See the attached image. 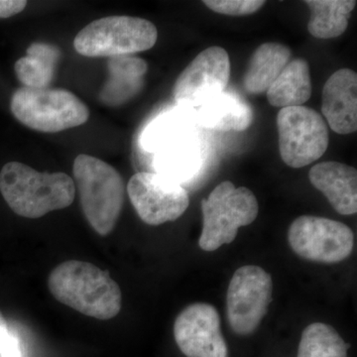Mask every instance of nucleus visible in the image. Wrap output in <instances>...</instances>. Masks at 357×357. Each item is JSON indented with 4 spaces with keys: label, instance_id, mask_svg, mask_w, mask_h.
I'll use <instances>...</instances> for the list:
<instances>
[{
    "label": "nucleus",
    "instance_id": "obj_1",
    "mask_svg": "<svg viewBox=\"0 0 357 357\" xmlns=\"http://www.w3.org/2000/svg\"><path fill=\"white\" fill-rule=\"evenodd\" d=\"M48 288L65 306L86 317L107 321L122 307L121 287L107 270L81 260H67L52 270Z\"/></svg>",
    "mask_w": 357,
    "mask_h": 357
},
{
    "label": "nucleus",
    "instance_id": "obj_2",
    "mask_svg": "<svg viewBox=\"0 0 357 357\" xmlns=\"http://www.w3.org/2000/svg\"><path fill=\"white\" fill-rule=\"evenodd\" d=\"M0 192L16 215L40 218L70 206L76 185L67 174L38 172L20 162H9L0 171Z\"/></svg>",
    "mask_w": 357,
    "mask_h": 357
},
{
    "label": "nucleus",
    "instance_id": "obj_3",
    "mask_svg": "<svg viewBox=\"0 0 357 357\" xmlns=\"http://www.w3.org/2000/svg\"><path fill=\"white\" fill-rule=\"evenodd\" d=\"M82 210L96 234L109 236L121 217L126 187L119 171L88 154L77 155L73 165Z\"/></svg>",
    "mask_w": 357,
    "mask_h": 357
},
{
    "label": "nucleus",
    "instance_id": "obj_4",
    "mask_svg": "<svg viewBox=\"0 0 357 357\" xmlns=\"http://www.w3.org/2000/svg\"><path fill=\"white\" fill-rule=\"evenodd\" d=\"M13 116L23 126L44 133H57L89 121L86 103L65 89L21 86L10 100Z\"/></svg>",
    "mask_w": 357,
    "mask_h": 357
},
{
    "label": "nucleus",
    "instance_id": "obj_5",
    "mask_svg": "<svg viewBox=\"0 0 357 357\" xmlns=\"http://www.w3.org/2000/svg\"><path fill=\"white\" fill-rule=\"evenodd\" d=\"M203 230L199 248L215 251L236 239L239 227L251 225L258 215L259 206L252 191L237 188L230 181H223L213 189L208 199L202 201Z\"/></svg>",
    "mask_w": 357,
    "mask_h": 357
},
{
    "label": "nucleus",
    "instance_id": "obj_6",
    "mask_svg": "<svg viewBox=\"0 0 357 357\" xmlns=\"http://www.w3.org/2000/svg\"><path fill=\"white\" fill-rule=\"evenodd\" d=\"M156 26L132 16H109L93 20L77 33L74 47L84 57L130 56L153 48Z\"/></svg>",
    "mask_w": 357,
    "mask_h": 357
},
{
    "label": "nucleus",
    "instance_id": "obj_7",
    "mask_svg": "<svg viewBox=\"0 0 357 357\" xmlns=\"http://www.w3.org/2000/svg\"><path fill=\"white\" fill-rule=\"evenodd\" d=\"M279 151L284 163L299 169L318 161L330 143L328 124L307 107L281 109L277 115Z\"/></svg>",
    "mask_w": 357,
    "mask_h": 357
},
{
    "label": "nucleus",
    "instance_id": "obj_8",
    "mask_svg": "<svg viewBox=\"0 0 357 357\" xmlns=\"http://www.w3.org/2000/svg\"><path fill=\"white\" fill-rule=\"evenodd\" d=\"M288 241L296 255L310 261L333 264L351 256L354 236L351 227L331 218L302 215L289 227Z\"/></svg>",
    "mask_w": 357,
    "mask_h": 357
},
{
    "label": "nucleus",
    "instance_id": "obj_9",
    "mask_svg": "<svg viewBox=\"0 0 357 357\" xmlns=\"http://www.w3.org/2000/svg\"><path fill=\"white\" fill-rule=\"evenodd\" d=\"M273 281L263 268L246 265L234 272L227 294V314L236 335H249L257 330L272 302Z\"/></svg>",
    "mask_w": 357,
    "mask_h": 357
},
{
    "label": "nucleus",
    "instance_id": "obj_10",
    "mask_svg": "<svg viewBox=\"0 0 357 357\" xmlns=\"http://www.w3.org/2000/svg\"><path fill=\"white\" fill-rule=\"evenodd\" d=\"M128 192L138 217L154 227L175 222L189 208V194L183 185L150 171L134 174Z\"/></svg>",
    "mask_w": 357,
    "mask_h": 357
},
{
    "label": "nucleus",
    "instance_id": "obj_11",
    "mask_svg": "<svg viewBox=\"0 0 357 357\" xmlns=\"http://www.w3.org/2000/svg\"><path fill=\"white\" fill-rule=\"evenodd\" d=\"M229 77V54L222 47H210L181 73L174 84V100L181 107H201L227 89Z\"/></svg>",
    "mask_w": 357,
    "mask_h": 357
},
{
    "label": "nucleus",
    "instance_id": "obj_12",
    "mask_svg": "<svg viewBox=\"0 0 357 357\" xmlns=\"http://www.w3.org/2000/svg\"><path fill=\"white\" fill-rule=\"evenodd\" d=\"M174 337L185 356L229 357L220 314L213 305L195 303L185 307L174 324Z\"/></svg>",
    "mask_w": 357,
    "mask_h": 357
},
{
    "label": "nucleus",
    "instance_id": "obj_13",
    "mask_svg": "<svg viewBox=\"0 0 357 357\" xmlns=\"http://www.w3.org/2000/svg\"><path fill=\"white\" fill-rule=\"evenodd\" d=\"M321 112L333 131L342 135L357 129V75L344 68L328 77L321 96Z\"/></svg>",
    "mask_w": 357,
    "mask_h": 357
},
{
    "label": "nucleus",
    "instance_id": "obj_14",
    "mask_svg": "<svg viewBox=\"0 0 357 357\" xmlns=\"http://www.w3.org/2000/svg\"><path fill=\"white\" fill-rule=\"evenodd\" d=\"M312 185L325 195L335 211L351 215L357 211V171L340 162L316 164L309 174Z\"/></svg>",
    "mask_w": 357,
    "mask_h": 357
},
{
    "label": "nucleus",
    "instance_id": "obj_15",
    "mask_svg": "<svg viewBox=\"0 0 357 357\" xmlns=\"http://www.w3.org/2000/svg\"><path fill=\"white\" fill-rule=\"evenodd\" d=\"M196 121L199 126L222 132H241L250 128L253 112L241 95L234 91H222L211 102L199 107Z\"/></svg>",
    "mask_w": 357,
    "mask_h": 357
},
{
    "label": "nucleus",
    "instance_id": "obj_16",
    "mask_svg": "<svg viewBox=\"0 0 357 357\" xmlns=\"http://www.w3.org/2000/svg\"><path fill=\"white\" fill-rule=\"evenodd\" d=\"M109 79L100 93V100L109 107H119L134 98L144 84L147 63L132 56L109 58Z\"/></svg>",
    "mask_w": 357,
    "mask_h": 357
},
{
    "label": "nucleus",
    "instance_id": "obj_17",
    "mask_svg": "<svg viewBox=\"0 0 357 357\" xmlns=\"http://www.w3.org/2000/svg\"><path fill=\"white\" fill-rule=\"evenodd\" d=\"M196 116L182 109L163 112L147 124L140 144L148 153L156 154L169 146L195 137Z\"/></svg>",
    "mask_w": 357,
    "mask_h": 357
},
{
    "label": "nucleus",
    "instance_id": "obj_18",
    "mask_svg": "<svg viewBox=\"0 0 357 357\" xmlns=\"http://www.w3.org/2000/svg\"><path fill=\"white\" fill-rule=\"evenodd\" d=\"M292 57L289 47L280 43L260 45L251 56L243 77V88L250 95H262L274 83Z\"/></svg>",
    "mask_w": 357,
    "mask_h": 357
},
{
    "label": "nucleus",
    "instance_id": "obj_19",
    "mask_svg": "<svg viewBox=\"0 0 357 357\" xmlns=\"http://www.w3.org/2000/svg\"><path fill=\"white\" fill-rule=\"evenodd\" d=\"M202 166V148L195 137L161 150L152 160V172L171 178L183 187L198 176Z\"/></svg>",
    "mask_w": 357,
    "mask_h": 357
},
{
    "label": "nucleus",
    "instance_id": "obj_20",
    "mask_svg": "<svg viewBox=\"0 0 357 357\" xmlns=\"http://www.w3.org/2000/svg\"><path fill=\"white\" fill-rule=\"evenodd\" d=\"M312 91L309 63L305 59L291 60L268 89L267 100L272 107H303Z\"/></svg>",
    "mask_w": 357,
    "mask_h": 357
},
{
    "label": "nucleus",
    "instance_id": "obj_21",
    "mask_svg": "<svg viewBox=\"0 0 357 357\" xmlns=\"http://www.w3.org/2000/svg\"><path fill=\"white\" fill-rule=\"evenodd\" d=\"M61 54L60 49L53 44L36 42L30 45L25 57L14 65L18 81L25 88H49L55 77Z\"/></svg>",
    "mask_w": 357,
    "mask_h": 357
},
{
    "label": "nucleus",
    "instance_id": "obj_22",
    "mask_svg": "<svg viewBox=\"0 0 357 357\" xmlns=\"http://www.w3.org/2000/svg\"><path fill=\"white\" fill-rule=\"evenodd\" d=\"M311 11L307 30L314 38L333 39L347 31L356 6L354 0H307Z\"/></svg>",
    "mask_w": 357,
    "mask_h": 357
},
{
    "label": "nucleus",
    "instance_id": "obj_23",
    "mask_svg": "<svg viewBox=\"0 0 357 357\" xmlns=\"http://www.w3.org/2000/svg\"><path fill=\"white\" fill-rule=\"evenodd\" d=\"M349 347L332 326L312 323L302 333L297 357H349Z\"/></svg>",
    "mask_w": 357,
    "mask_h": 357
},
{
    "label": "nucleus",
    "instance_id": "obj_24",
    "mask_svg": "<svg viewBox=\"0 0 357 357\" xmlns=\"http://www.w3.org/2000/svg\"><path fill=\"white\" fill-rule=\"evenodd\" d=\"M204 6L213 13L229 16H248L257 13L265 4L260 0H206Z\"/></svg>",
    "mask_w": 357,
    "mask_h": 357
},
{
    "label": "nucleus",
    "instance_id": "obj_25",
    "mask_svg": "<svg viewBox=\"0 0 357 357\" xmlns=\"http://www.w3.org/2000/svg\"><path fill=\"white\" fill-rule=\"evenodd\" d=\"M0 357H23L20 338L9 328L8 335L0 347Z\"/></svg>",
    "mask_w": 357,
    "mask_h": 357
},
{
    "label": "nucleus",
    "instance_id": "obj_26",
    "mask_svg": "<svg viewBox=\"0 0 357 357\" xmlns=\"http://www.w3.org/2000/svg\"><path fill=\"white\" fill-rule=\"evenodd\" d=\"M27 6L25 0H0V20L13 17L22 13Z\"/></svg>",
    "mask_w": 357,
    "mask_h": 357
},
{
    "label": "nucleus",
    "instance_id": "obj_27",
    "mask_svg": "<svg viewBox=\"0 0 357 357\" xmlns=\"http://www.w3.org/2000/svg\"><path fill=\"white\" fill-rule=\"evenodd\" d=\"M8 333V324H7L6 319L4 318L2 312H0V347H1L2 344H3L4 340H6Z\"/></svg>",
    "mask_w": 357,
    "mask_h": 357
}]
</instances>
